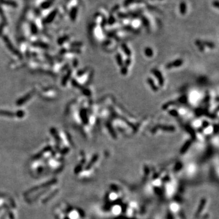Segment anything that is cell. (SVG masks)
Returning <instances> with one entry per match:
<instances>
[{
    "label": "cell",
    "instance_id": "cell-1",
    "mask_svg": "<svg viewBox=\"0 0 219 219\" xmlns=\"http://www.w3.org/2000/svg\"><path fill=\"white\" fill-rule=\"evenodd\" d=\"M186 10H187V6H186V4L185 2H182L180 5V12L182 14H185L186 12Z\"/></svg>",
    "mask_w": 219,
    "mask_h": 219
},
{
    "label": "cell",
    "instance_id": "cell-6",
    "mask_svg": "<svg viewBox=\"0 0 219 219\" xmlns=\"http://www.w3.org/2000/svg\"><path fill=\"white\" fill-rule=\"evenodd\" d=\"M117 195L116 194H114V193H112L110 195V199H111L112 200H115L116 199H117Z\"/></svg>",
    "mask_w": 219,
    "mask_h": 219
},
{
    "label": "cell",
    "instance_id": "cell-2",
    "mask_svg": "<svg viewBox=\"0 0 219 219\" xmlns=\"http://www.w3.org/2000/svg\"><path fill=\"white\" fill-rule=\"evenodd\" d=\"M112 211H113V213L114 214V215H118L119 214H120L121 211V208L119 206H115L113 207Z\"/></svg>",
    "mask_w": 219,
    "mask_h": 219
},
{
    "label": "cell",
    "instance_id": "cell-7",
    "mask_svg": "<svg viewBox=\"0 0 219 219\" xmlns=\"http://www.w3.org/2000/svg\"><path fill=\"white\" fill-rule=\"evenodd\" d=\"M24 116V113H23V112H22V111H19V112H18V116L19 117H22V116Z\"/></svg>",
    "mask_w": 219,
    "mask_h": 219
},
{
    "label": "cell",
    "instance_id": "cell-8",
    "mask_svg": "<svg viewBox=\"0 0 219 219\" xmlns=\"http://www.w3.org/2000/svg\"><path fill=\"white\" fill-rule=\"evenodd\" d=\"M189 170L190 172H194V171L195 170V167L194 166V165H190V166L189 167Z\"/></svg>",
    "mask_w": 219,
    "mask_h": 219
},
{
    "label": "cell",
    "instance_id": "cell-5",
    "mask_svg": "<svg viewBox=\"0 0 219 219\" xmlns=\"http://www.w3.org/2000/svg\"><path fill=\"white\" fill-rule=\"evenodd\" d=\"M174 187H173V186L171 185H168L167 187V192L168 194H169V195L172 194L173 193V192H174Z\"/></svg>",
    "mask_w": 219,
    "mask_h": 219
},
{
    "label": "cell",
    "instance_id": "cell-9",
    "mask_svg": "<svg viewBox=\"0 0 219 219\" xmlns=\"http://www.w3.org/2000/svg\"><path fill=\"white\" fill-rule=\"evenodd\" d=\"M213 6H215V7H219V2H218L217 1H215L214 2Z\"/></svg>",
    "mask_w": 219,
    "mask_h": 219
},
{
    "label": "cell",
    "instance_id": "cell-3",
    "mask_svg": "<svg viewBox=\"0 0 219 219\" xmlns=\"http://www.w3.org/2000/svg\"><path fill=\"white\" fill-rule=\"evenodd\" d=\"M0 114L3 115V116H10V117H12L14 116V114L10 112H6V111H0Z\"/></svg>",
    "mask_w": 219,
    "mask_h": 219
},
{
    "label": "cell",
    "instance_id": "cell-10",
    "mask_svg": "<svg viewBox=\"0 0 219 219\" xmlns=\"http://www.w3.org/2000/svg\"><path fill=\"white\" fill-rule=\"evenodd\" d=\"M160 184V180H156L155 182V185L156 186H158Z\"/></svg>",
    "mask_w": 219,
    "mask_h": 219
},
{
    "label": "cell",
    "instance_id": "cell-4",
    "mask_svg": "<svg viewBox=\"0 0 219 219\" xmlns=\"http://www.w3.org/2000/svg\"><path fill=\"white\" fill-rule=\"evenodd\" d=\"M170 208L172 211H174V212H176L179 209V206H178V205L176 203H172L170 205Z\"/></svg>",
    "mask_w": 219,
    "mask_h": 219
}]
</instances>
